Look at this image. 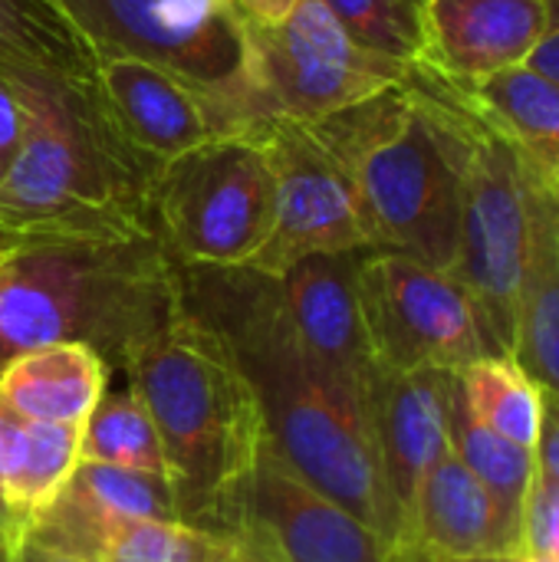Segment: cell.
<instances>
[{"mask_svg":"<svg viewBox=\"0 0 559 562\" xmlns=\"http://www.w3.org/2000/svg\"><path fill=\"white\" fill-rule=\"evenodd\" d=\"M181 300L231 346L260 398L270 445L313 487L369 524L389 550L395 520L366 392L300 346L277 277L250 267H181Z\"/></svg>","mask_w":559,"mask_h":562,"instance_id":"1","label":"cell"},{"mask_svg":"<svg viewBox=\"0 0 559 562\" xmlns=\"http://www.w3.org/2000/svg\"><path fill=\"white\" fill-rule=\"evenodd\" d=\"M23 135L0 178V247L155 237L152 184L161 165L115 125L96 82L0 69Z\"/></svg>","mask_w":559,"mask_h":562,"instance_id":"2","label":"cell"},{"mask_svg":"<svg viewBox=\"0 0 559 562\" xmlns=\"http://www.w3.org/2000/svg\"><path fill=\"white\" fill-rule=\"evenodd\" d=\"M122 372L158 428L178 520L211 533L241 530L270 431L224 336L181 300Z\"/></svg>","mask_w":559,"mask_h":562,"instance_id":"3","label":"cell"},{"mask_svg":"<svg viewBox=\"0 0 559 562\" xmlns=\"http://www.w3.org/2000/svg\"><path fill=\"white\" fill-rule=\"evenodd\" d=\"M306 125L349 168L369 247L451 273L465 161L455 86L415 63L405 82Z\"/></svg>","mask_w":559,"mask_h":562,"instance_id":"4","label":"cell"},{"mask_svg":"<svg viewBox=\"0 0 559 562\" xmlns=\"http://www.w3.org/2000/svg\"><path fill=\"white\" fill-rule=\"evenodd\" d=\"M178 310L181 267L158 237L23 244L0 260V369L56 342L125 369Z\"/></svg>","mask_w":559,"mask_h":562,"instance_id":"5","label":"cell"},{"mask_svg":"<svg viewBox=\"0 0 559 562\" xmlns=\"http://www.w3.org/2000/svg\"><path fill=\"white\" fill-rule=\"evenodd\" d=\"M96 56L145 59L191 86L217 135L257 125L247 89V16L234 0H56Z\"/></svg>","mask_w":559,"mask_h":562,"instance_id":"6","label":"cell"},{"mask_svg":"<svg viewBox=\"0 0 559 562\" xmlns=\"http://www.w3.org/2000/svg\"><path fill=\"white\" fill-rule=\"evenodd\" d=\"M152 224L178 267H250L273 227V171L260 142L217 135L165 161Z\"/></svg>","mask_w":559,"mask_h":562,"instance_id":"7","label":"cell"},{"mask_svg":"<svg viewBox=\"0 0 559 562\" xmlns=\"http://www.w3.org/2000/svg\"><path fill=\"white\" fill-rule=\"evenodd\" d=\"M458 99L465 125V161L461 234L451 277L474 300L494 352L511 356L517 293L530 257L537 178L521 151L461 92Z\"/></svg>","mask_w":559,"mask_h":562,"instance_id":"8","label":"cell"},{"mask_svg":"<svg viewBox=\"0 0 559 562\" xmlns=\"http://www.w3.org/2000/svg\"><path fill=\"white\" fill-rule=\"evenodd\" d=\"M409 72L412 66L359 46L320 0H297L273 23L247 16V89L257 125L320 122L405 82Z\"/></svg>","mask_w":559,"mask_h":562,"instance_id":"9","label":"cell"},{"mask_svg":"<svg viewBox=\"0 0 559 562\" xmlns=\"http://www.w3.org/2000/svg\"><path fill=\"white\" fill-rule=\"evenodd\" d=\"M359 300L376 366L385 372H461L497 356L468 290L448 270L409 254L362 250Z\"/></svg>","mask_w":559,"mask_h":562,"instance_id":"10","label":"cell"},{"mask_svg":"<svg viewBox=\"0 0 559 562\" xmlns=\"http://www.w3.org/2000/svg\"><path fill=\"white\" fill-rule=\"evenodd\" d=\"M250 135L273 171V227L250 270L280 277L313 254L372 250L349 168L306 122L264 119Z\"/></svg>","mask_w":559,"mask_h":562,"instance_id":"11","label":"cell"},{"mask_svg":"<svg viewBox=\"0 0 559 562\" xmlns=\"http://www.w3.org/2000/svg\"><path fill=\"white\" fill-rule=\"evenodd\" d=\"M455 382L458 372L448 369H376L366 385V408L385 497L395 520V540L405 527L422 481L451 451Z\"/></svg>","mask_w":559,"mask_h":562,"instance_id":"12","label":"cell"},{"mask_svg":"<svg viewBox=\"0 0 559 562\" xmlns=\"http://www.w3.org/2000/svg\"><path fill=\"white\" fill-rule=\"evenodd\" d=\"M247 520L273 537L287 562H389L382 537L313 487L273 445L250 481Z\"/></svg>","mask_w":559,"mask_h":562,"instance_id":"13","label":"cell"},{"mask_svg":"<svg viewBox=\"0 0 559 562\" xmlns=\"http://www.w3.org/2000/svg\"><path fill=\"white\" fill-rule=\"evenodd\" d=\"M550 26L547 0H428L422 66L451 82H478L524 66Z\"/></svg>","mask_w":559,"mask_h":562,"instance_id":"14","label":"cell"},{"mask_svg":"<svg viewBox=\"0 0 559 562\" xmlns=\"http://www.w3.org/2000/svg\"><path fill=\"white\" fill-rule=\"evenodd\" d=\"M231 533H211L181 520H109L56 494L20 527L16 557L79 562H221ZM13 557V560H16Z\"/></svg>","mask_w":559,"mask_h":562,"instance_id":"15","label":"cell"},{"mask_svg":"<svg viewBox=\"0 0 559 562\" xmlns=\"http://www.w3.org/2000/svg\"><path fill=\"white\" fill-rule=\"evenodd\" d=\"M359 257L362 250L303 257L277 277V286L300 346L366 392L379 366L359 300Z\"/></svg>","mask_w":559,"mask_h":562,"instance_id":"16","label":"cell"},{"mask_svg":"<svg viewBox=\"0 0 559 562\" xmlns=\"http://www.w3.org/2000/svg\"><path fill=\"white\" fill-rule=\"evenodd\" d=\"M517 547V530L484 484L448 451L422 481L389 562H481Z\"/></svg>","mask_w":559,"mask_h":562,"instance_id":"17","label":"cell"},{"mask_svg":"<svg viewBox=\"0 0 559 562\" xmlns=\"http://www.w3.org/2000/svg\"><path fill=\"white\" fill-rule=\"evenodd\" d=\"M96 86L119 132L155 165L217 138L204 99L171 72L135 56H99Z\"/></svg>","mask_w":559,"mask_h":562,"instance_id":"18","label":"cell"},{"mask_svg":"<svg viewBox=\"0 0 559 562\" xmlns=\"http://www.w3.org/2000/svg\"><path fill=\"white\" fill-rule=\"evenodd\" d=\"M105 359L79 342L30 349L0 369V405L26 422L79 425L109 389Z\"/></svg>","mask_w":559,"mask_h":562,"instance_id":"19","label":"cell"},{"mask_svg":"<svg viewBox=\"0 0 559 562\" xmlns=\"http://www.w3.org/2000/svg\"><path fill=\"white\" fill-rule=\"evenodd\" d=\"M511 356L544 392L559 395V204L540 178L534 188V234L517 293Z\"/></svg>","mask_w":559,"mask_h":562,"instance_id":"20","label":"cell"},{"mask_svg":"<svg viewBox=\"0 0 559 562\" xmlns=\"http://www.w3.org/2000/svg\"><path fill=\"white\" fill-rule=\"evenodd\" d=\"M79 435V425L26 422L0 405V507L20 527L49 507L72 477Z\"/></svg>","mask_w":559,"mask_h":562,"instance_id":"21","label":"cell"},{"mask_svg":"<svg viewBox=\"0 0 559 562\" xmlns=\"http://www.w3.org/2000/svg\"><path fill=\"white\" fill-rule=\"evenodd\" d=\"M544 181H559V82L534 66L504 69L474 89H458Z\"/></svg>","mask_w":559,"mask_h":562,"instance_id":"22","label":"cell"},{"mask_svg":"<svg viewBox=\"0 0 559 562\" xmlns=\"http://www.w3.org/2000/svg\"><path fill=\"white\" fill-rule=\"evenodd\" d=\"M0 69L96 82L99 56L56 0H0Z\"/></svg>","mask_w":559,"mask_h":562,"instance_id":"23","label":"cell"},{"mask_svg":"<svg viewBox=\"0 0 559 562\" xmlns=\"http://www.w3.org/2000/svg\"><path fill=\"white\" fill-rule=\"evenodd\" d=\"M458 389L468 412L491 431L534 451L540 431V385L517 366L514 356H484L458 372Z\"/></svg>","mask_w":559,"mask_h":562,"instance_id":"24","label":"cell"},{"mask_svg":"<svg viewBox=\"0 0 559 562\" xmlns=\"http://www.w3.org/2000/svg\"><path fill=\"white\" fill-rule=\"evenodd\" d=\"M451 454L484 484V491L497 501L507 524L517 530L524 497L534 481V451L521 448L517 441L491 431L478 422L455 382V405H451Z\"/></svg>","mask_w":559,"mask_h":562,"instance_id":"25","label":"cell"},{"mask_svg":"<svg viewBox=\"0 0 559 562\" xmlns=\"http://www.w3.org/2000/svg\"><path fill=\"white\" fill-rule=\"evenodd\" d=\"M79 461L115 464V468L168 477L158 428H155L145 402L128 385L115 389V392L105 389L99 405L82 422Z\"/></svg>","mask_w":559,"mask_h":562,"instance_id":"26","label":"cell"},{"mask_svg":"<svg viewBox=\"0 0 559 562\" xmlns=\"http://www.w3.org/2000/svg\"><path fill=\"white\" fill-rule=\"evenodd\" d=\"M59 494L109 520H178L171 484L161 474L79 461Z\"/></svg>","mask_w":559,"mask_h":562,"instance_id":"27","label":"cell"},{"mask_svg":"<svg viewBox=\"0 0 559 562\" xmlns=\"http://www.w3.org/2000/svg\"><path fill=\"white\" fill-rule=\"evenodd\" d=\"M346 33L389 59L415 66L425 53V3L428 0H320Z\"/></svg>","mask_w":559,"mask_h":562,"instance_id":"28","label":"cell"},{"mask_svg":"<svg viewBox=\"0 0 559 562\" xmlns=\"http://www.w3.org/2000/svg\"><path fill=\"white\" fill-rule=\"evenodd\" d=\"M514 550L559 560V484L537 474V468H534V481L521 507Z\"/></svg>","mask_w":559,"mask_h":562,"instance_id":"29","label":"cell"},{"mask_svg":"<svg viewBox=\"0 0 559 562\" xmlns=\"http://www.w3.org/2000/svg\"><path fill=\"white\" fill-rule=\"evenodd\" d=\"M540 398L544 408H540V431L534 445V468L537 474L559 484V395L540 389Z\"/></svg>","mask_w":559,"mask_h":562,"instance_id":"30","label":"cell"},{"mask_svg":"<svg viewBox=\"0 0 559 562\" xmlns=\"http://www.w3.org/2000/svg\"><path fill=\"white\" fill-rule=\"evenodd\" d=\"M221 562H287V557L280 553V547L273 543V537L264 527L247 520L241 530L231 533L227 553Z\"/></svg>","mask_w":559,"mask_h":562,"instance_id":"31","label":"cell"},{"mask_svg":"<svg viewBox=\"0 0 559 562\" xmlns=\"http://www.w3.org/2000/svg\"><path fill=\"white\" fill-rule=\"evenodd\" d=\"M20 135H23V115H20L13 89L0 76V178H3L7 165L13 161V155L20 148Z\"/></svg>","mask_w":559,"mask_h":562,"instance_id":"32","label":"cell"},{"mask_svg":"<svg viewBox=\"0 0 559 562\" xmlns=\"http://www.w3.org/2000/svg\"><path fill=\"white\" fill-rule=\"evenodd\" d=\"M547 7H550V26L540 40V46L534 49V56L527 59V66L540 69L544 76L559 82V0H547Z\"/></svg>","mask_w":559,"mask_h":562,"instance_id":"33","label":"cell"},{"mask_svg":"<svg viewBox=\"0 0 559 562\" xmlns=\"http://www.w3.org/2000/svg\"><path fill=\"white\" fill-rule=\"evenodd\" d=\"M234 3H237L247 16L273 23V20H283V16L293 10L297 0H234Z\"/></svg>","mask_w":559,"mask_h":562,"instance_id":"34","label":"cell"},{"mask_svg":"<svg viewBox=\"0 0 559 562\" xmlns=\"http://www.w3.org/2000/svg\"><path fill=\"white\" fill-rule=\"evenodd\" d=\"M16 537H20V524L0 507V562H13V557H16Z\"/></svg>","mask_w":559,"mask_h":562,"instance_id":"35","label":"cell"},{"mask_svg":"<svg viewBox=\"0 0 559 562\" xmlns=\"http://www.w3.org/2000/svg\"><path fill=\"white\" fill-rule=\"evenodd\" d=\"M497 562H559L550 560V557H537V553H527V550H511V553H504Z\"/></svg>","mask_w":559,"mask_h":562,"instance_id":"36","label":"cell"},{"mask_svg":"<svg viewBox=\"0 0 559 562\" xmlns=\"http://www.w3.org/2000/svg\"><path fill=\"white\" fill-rule=\"evenodd\" d=\"M540 184H544V181H540ZM544 188H547V191L554 194V201L559 204V181H554V184H544Z\"/></svg>","mask_w":559,"mask_h":562,"instance_id":"37","label":"cell"},{"mask_svg":"<svg viewBox=\"0 0 559 562\" xmlns=\"http://www.w3.org/2000/svg\"><path fill=\"white\" fill-rule=\"evenodd\" d=\"M3 257H7V247H0V260H3Z\"/></svg>","mask_w":559,"mask_h":562,"instance_id":"38","label":"cell"}]
</instances>
